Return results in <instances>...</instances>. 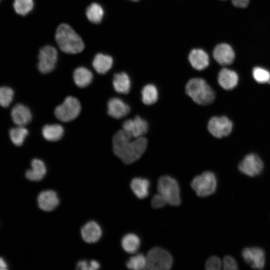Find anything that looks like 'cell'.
<instances>
[{"label": "cell", "instance_id": "cell-1", "mask_svg": "<svg viewBox=\"0 0 270 270\" xmlns=\"http://www.w3.org/2000/svg\"><path fill=\"white\" fill-rule=\"evenodd\" d=\"M147 146L146 138H134L123 129L116 132L112 138L113 152L126 164L138 160L145 152Z\"/></svg>", "mask_w": 270, "mask_h": 270}, {"label": "cell", "instance_id": "cell-2", "mask_svg": "<svg viewBox=\"0 0 270 270\" xmlns=\"http://www.w3.org/2000/svg\"><path fill=\"white\" fill-rule=\"evenodd\" d=\"M55 39L64 52L75 54L82 52L84 44L81 37L68 24H62L57 28Z\"/></svg>", "mask_w": 270, "mask_h": 270}, {"label": "cell", "instance_id": "cell-3", "mask_svg": "<svg viewBox=\"0 0 270 270\" xmlns=\"http://www.w3.org/2000/svg\"><path fill=\"white\" fill-rule=\"evenodd\" d=\"M186 92L194 102L200 105L210 104L216 97L214 90L200 78L190 79L186 84Z\"/></svg>", "mask_w": 270, "mask_h": 270}, {"label": "cell", "instance_id": "cell-4", "mask_svg": "<svg viewBox=\"0 0 270 270\" xmlns=\"http://www.w3.org/2000/svg\"><path fill=\"white\" fill-rule=\"evenodd\" d=\"M157 190L167 204L178 206L180 204V187L174 178L168 176H160L158 182Z\"/></svg>", "mask_w": 270, "mask_h": 270}, {"label": "cell", "instance_id": "cell-5", "mask_svg": "<svg viewBox=\"0 0 270 270\" xmlns=\"http://www.w3.org/2000/svg\"><path fill=\"white\" fill-rule=\"evenodd\" d=\"M146 258V270H168L172 266V256L169 252L160 247L152 248L148 252Z\"/></svg>", "mask_w": 270, "mask_h": 270}, {"label": "cell", "instance_id": "cell-6", "mask_svg": "<svg viewBox=\"0 0 270 270\" xmlns=\"http://www.w3.org/2000/svg\"><path fill=\"white\" fill-rule=\"evenodd\" d=\"M190 186L198 196H207L216 190L217 178L214 173L206 171L196 176L192 180Z\"/></svg>", "mask_w": 270, "mask_h": 270}, {"label": "cell", "instance_id": "cell-7", "mask_svg": "<svg viewBox=\"0 0 270 270\" xmlns=\"http://www.w3.org/2000/svg\"><path fill=\"white\" fill-rule=\"evenodd\" d=\"M81 105L80 101L74 96H68L54 110V115L60 120L68 122L75 119L80 114Z\"/></svg>", "mask_w": 270, "mask_h": 270}, {"label": "cell", "instance_id": "cell-8", "mask_svg": "<svg viewBox=\"0 0 270 270\" xmlns=\"http://www.w3.org/2000/svg\"><path fill=\"white\" fill-rule=\"evenodd\" d=\"M58 60L56 50L52 46L48 45L42 48L38 54V68L42 74L52 72L55 68Z\"/></svg>", "mask_w": 270, "mask_h": 270}, {"label": "cell", "instance_id": "cell-9", "mask_svg": "<svg viewBox=\"0 0 270 270\" xmlns=\"http://www.w3.org/2000/svg\"><path fill=\"white\" fill-rule=\"evenodd\" d=\"M208 130L214 137L222 138L231 133L232 123L226 116H213L208 122Z\"/></svg>", "mask_w": 270, "mask_h": 270}, {"label": "cell", "instance_id": "cell-10", "mask_svg": "<svg viewBox=\"0 0 270 270\" xmlns=\"http://www.w3.org/2000/svg\"><path fill=\"white\" fill-rule=\"evenodd\" d=\"M238 168L242 174L248 176L254 177L262 173L264 164L257 154H249L240 162Z\"/></svg>", "mask_w": 270, "mask_h": 270}, {"label": "cell", "instance_id": "cell-11", "mask_svg": "<svg viewBox=\"0 0 270 270\" xmlns=\"http://www.w3.org/2000/svg\"><path fill=\"white\" fill-rule=\"evenodd\" d=\"M242 256L245 262L253 268L262 269L265 266L266 254L261 248L246 247L242 250Z\"/></svg>", "mask_w": 270, "mask_h": 270}, {"label": "cell", "instance_id": "cell-12", "mask_svg": "<svg viewBox=\"0 0 270 270\" xmlns=\"http://www.w3.org/2000/svg\"><path fill=\"white\" fill-rule=\"evenodd\" d=\"M122 128L133 137L140 138L147 133L148 125L145 120L136 116L132 119L125 120L122 124Z\"/></svg>", "mask_w": 270, "mask_h": 270}, {"label": "cell", "instance_id": "cell-13", "mask_svg": "<svg viewBox=\"0 0 270 270\" xmlns=\"http://www.w3.org/2000/svg\"><path fill=\"white\" fill-rule=\"evenodd\" d=\"M212 55L216 61L222 66L232 64L234 60V52L228 44L222 43L214 48Z\"/></svg>", "mask_w": 270, "mask_h": 270}, {"label": "cell", "instance_id": "cell-14", "mask_svg": "<svg viewBox=\"0 0 270 270\" xmlns=\"http://www.w3.org/2000/svg\"><path fill=\"white\" fill-rule=\"evenodd\" d=\"M130 106L118 98H112L108 102V114L111 117L120 119L126 116L130 112Z\"/></svg>", "mask_w": 270, "mask_h": 270}, {"label": "cell", "instance_id": "cell-15", "mask_svg": "<svg viewBox=\"0 0 270 270\" xmlns=\"http://www.w3.org/2000/svg\"><path fill=\"white\" fill-rule=\"evenodd\" d=\"M40 208L46 212L54 210L59 204L56 193L52 190H45L40 193L38 197Z\"/></svg>", "mask_w": 270, "mask_h": 270}, {"label": "cell", "instance_id": "cell-16", "mask_svg": "<svg viewBox=\"0 0 270 270\" xmlns=\"http://www.w3.org/2000/svg\"><path fill=\"white\" fill-rule=\"evenodd\" d=\"M188 60L191 66L198 70L206 69L210 63L208 55L201 48L192 49L188 54Z\"/></svg>", "mask_w": 270, "mask_h": 270}, {"label": "cell", "instance_id": "cell-17", "mask_svg": "<svg viewBox=\"0 0 270 270\" xmlns=\"http://www.w3.org/2000/svg\"><path fill=\"white\" fill-rule=\"evenodd\" d=\"M218 80L222 88L226 90H230L237 86L238 77L234 71L223 68L218 72Z\"/></svg>", "mask_w": 270, "mask_h": 270}, {"label": "cell", "instance_id": "cell-18", "mask_svg": "<svg viewBox=\"0 0 270 270\" xmlns=\"http://www.w3.org/2000/svg\"><path fill=\"white\" fill-rule=\"evenodd\" d=\"M81 234L83 240L88 243L98 242L102 234L100 225L94 221H90L86 224L82 228Z\"/></svg>", "mask_w": 270, "mask_h": 270}, {"label": "cell", "instance_id": "cell-19", "mask_svg": "<svg viewBox=\"0 0 270 270\" xmlns=\"http://www.w3.org/2000/svg\"><path fill=\"white\" fill-rule=\"evenodd\" d=\"M11 116L13 122L20 126L28 124L32 118L30 110L22 104L14 106L11 111Z\"/></svg>", "mask_w": 270, "mask_h": 270}, {"label": "cell", "instance_id": "cell-20", "mask_svg": "<svg viewBox=\"0 0 270 270\" xmlns=\"http://www.w3.org/2000/svg\"><path fill=\"white\" fill-rule=\"evenodd\" d=\"M32 168L26 172V178L32 181H40L45 176L46 173V166L42 160L34 158L31 162Z\"/></svg>", "mask_w": 270, "mask_h": 270}, {"label": "cell", "instance_id": "cell-21", "mask_svg": "<svg viewBox=\"0 0 270 270\" xmlns=\"http://www.w3.org/2000/svg\"><path fill=\"white\" fill-rule=\"evenodd\" d=\"M150 182L146 178H135L130 182V188L136 196L140 199L147 197L149 194Z\"/></svg>", "mask_w": 270, "mask_h": 270}, {"label": "cell", "instance_id": "cell-22", "mask_svg": "<svg viewBox=\"0 0 270 270\" xmlns=\"http://www.w3.org/2000/svg\"><path fill=\"white\" fill-rule=\"evenodd\" d=\"M112 84L114 90L118 93L128 94L130 90L131 82L128 74L124 72L114 74Z\"/></svg>", "mask_w": 270, "mask_h": 270}, {"label": "cell", "instance_id": "cell-23", "mask_svg": "<svg viewBox=\"0 0 270 270\" xmlns=\"http://www.w3.org/2000/svg\"><path fill=\"white\" fill-rule=\"evenodd\" d=\"M113 59L109 55L98 54L94 56L92 66L96 71L100 74H104L112 67Z\"/></svg>", "mask_w": 270, "mask_h": 270}, {"label": "cell", "instance_id": "cell-24", "mask_svg": "<svg viewBox=\"0 0 270 270\" xmlns=\"http://www.w3.org/2000/svg\"><path fill=\"white\" fill-rule=\"evenodd\" d=\"M73 78L74 82L78 86L85 88L92 82L93 75L88 69L80 66L74 70Z\"/></svg>", "mask_w": 270, "mask_h": 270}, {"label": "cell", "instance_id": "cell-25", "mask_svg": "<svg viewBox=\"0 0 270 270\" xmlns=\"http://www.w3.org/2000/svg\"><path fill=\"white\" fill-rule=\"evenodd\" d=\"M44 138L50 142H56L60 140L64 134L62 126L58 124L45 125L42 129Z\"/></svg>", "mask_w": 270, "mask_h": 270}, {"label": "cell", "instance_id": "cell-26", "mask_svg": "<svg viewBox=\"0 0 270 270\" xmlns=\"http://www.w3.org/2000/svg\"><path fill=\"white\" fill-rule=\"evenodd\" d=\"M140 245V238L136 234H128L122 240V246L125 252L128 254H134L138 250Z\"/></svg>", "mask_w": 270, "mask_h": 270}, {"label": "cell", "instance_id": "cell-27", "mask_svg": "<svg viewBox=\"0 0 270 270\" xmlns=\"http://www.w3.org/2000/svg\"><path fill=\"white\" fill-rule=\"evenodd\" d=\"M158 97V90L152 84L144 86L142 90V100L146 105H152L156 103Z\"/></svg>", "mask_w": 270, "mask_h": 270}, {"label": "cell", "instance_id": "cell-28", "mask_svg": "<svg viewBox=\"0 0 270 270\" xmlns=\"http://www.w3.org/2000/svg\"><path fill=\"white\" fill-rule=\"evenodd\" d=\"M86 15L90 22L94 24H98L102 19L104 10L99 4L94 2L87 8Z\"/></svg>", "mask_w": 270, "mask_h": 270}, {"label": "cell", "instance_id": "cell-29", "mask_svg": "<svg viewBox=\"0 0 270 270\" xmlns=\"http://www.w3.org/2000/svg\"><path fill=\"white\" fill-rule=\"evenodd\" d=\"M28 134V130L24 126H18V127L12 128L10 130V140L16 146H20L23 144Z\"/></svg>", "mask_w": 270, "mask_h": 270}, {"label": "cell", "instance_id": "cell-30", "mask_svg": "<svg viewBox=\"0 0 270 270\" xmlns=\"http://www.w3.org/2000/svg\"><path fill=\"white\" fill-rule=\"evenodd\" d=\"M127 268L130 270H140L145 269L146 258L142 254H136L130 258L126 262Z\"/></svg>", "mask_w": 270, "mask_h": 270}, {"label": "cell", "instance_id": "cell-31", "mask_svg": "<svg viewBox=\"0 0 270 270\" xmlns=\"http://www.w3.org/2000/svg\"><path fill=\"white\" fill-rule=\"evenodd\" d=\"M14 8L18 14L25 16L32 10L34 1L33 0H14Z\"/></svg>", "mask_w": 270, "mask_h": 270}, {"label": "cell", "instance_id": "cell-32", "mask_svg": "<svg viewBox=\"0 0 270 270\" xmlns=\"http://www.w3.org/2000/svg\"><path fill=\"white\" fill-rule=\"evenodd\" d=\"M14 92L13 90L8 86L0 87V106L8 107L12 102Z\"/></svg>", "mask_w": 270, "mask_h": 270}, {"label": "cell", "instance_id": "cell-33", "mask_svg": "<svg viewBox=\"0 0 270 270\" xmlns=\"http://www.w3.org/2000/svg\"><path fill=\"white\" fill-rule=\"evenodd\" d=\"M254 78L258 82L264 84L270 82V72L260 67H255L252 70Z\"/></svg>", "mask_w": 270, "mask_h": 270}, {"label": "cell", "instance_id": "cell-34", "mask_svg": "<svg viewBox=\"0 0 270 270\" xmlns=\"http://www.w3.org/2000/svg\"><path fill=\"white\" fill-rule=\"evenodd\" d=\"M222 266V262L220 258L212 256L209 258L205 264L206 269L208 270H218Z\"/></svg>", "mask_w": 270, "mask_h": 270}, {"label": "cell", "instance_id": "cell-35", "mask_svg": "<svg viewBox=\"0 0 270 270\" xmlns=\"http://www.w3.org/2000/svg\"><path fill=\"white\" fill-rule=\"evenodd\" d=\"M222 266H223L224 269L226 270H234L238 268L236 260L230 256H226L224 257L222 262Z\"/></svg>", "mask_w": 270, "mask_h": 270}, {"label": "cell", "instance_id": "cell-36", "mask_svg": "<svg viewBox=\"0 0 270 270\" xmlns=\"http://www.w3.org/2000/svg\"><path fill=\"white\" fill-rule=\"evenodd\" d=\"M167 202L163 196L158 192L154 194L151 200L152 206L156 208L164 206Z\"/></svg>", "mask_w": 270, "mask_h": 270}, {"label": "cell", "instance_id": "cell-37", "mask_svg": "<svg viewBox=\"0 0 270 270\" xmlns=\"http://www.w3.org/2000/svg\"><path fill=\"white\" fill-rule=\"evenodd\" d=\"M77 269L82 270H92L90 262L88 263L86 260H81L78 262Z\"/></svg>", "mask_w": 270, "mask_h": 270}, {"label": "cell", "instance_id": "cell-38", "mask_svg": "<svg viewBox=\"0 0 270 270\" xmlns=\"http://www.w3.org/2000/svg\"><path fill=\"white\" fill-rule=\"evenodd\" d=\"M232 4L236 6L245 8L248 6L249 0H232Z\"/></svg>", "mask_w": 270, "mask_h": 270}, {"label": "cell", "instance_id": "cell-39", "mask_svg": "<svg viewBox=\"0 0 270 270\" xmlns=\"http://www.w3.org/2000/svg\"><path fill=\"white\" fill-rule=\"evenodd\" d=\"M7 267V264L4 260L3 258L0 257V270H6Z\"/></svg>", "mask_w": 270, "mask_h": 270}, {"label": "cell", "instance_id": "cell-40", "mask_svg": "<svg viewBox=\"0 0 270 270\" xmlns=\"http://www.w3.org/2000/svg\"><path fill=\"white\" fill-rule=\"evenodd\" d=\"M130 0L134 1V2H137V1H138L139 0Z\"/></svg>", "mask_w": 270, "mask_h": 270}, {"label": "cell", "instance_id": "cell-41", "mask_svg": "<svg viewBox=\"0 0 270 270\" xmlns=\"http://www.w3.org/2000/svg\"></svg>", "mask_w": 270, "mask_h": 270}]
</instances>
